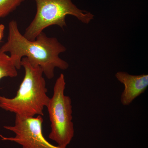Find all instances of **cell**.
I'll use <instances>...</instances> for the list:
<instances>
[{
  "label": "cell",
  "mask_w": 148,
  "mask_h": 148,
  "mask_svg": "<svg viewBox=\"0 0 148 148\" xmlns=\"http://www.w3.org/2000/svg\"><path fill=\"white\" fill-rule=\"evenodd\" d=\"M0 48L4 53H9L18 70L22 58L26 57L32 65L40 67L49 79L54 77L56 68L66 70L69 67V64L59 57L66 49L57 38L48 37L42 32L36 39L30 40L20 33L14 20L9 23L7 41Z\"/></svg>",
  "instance_id": "obj_1"
},
{
  "label": "cell",
  "mask_w": 148,
  "mask_h": 148,
  "mask_svg": "<svg viewBox=\"0 0 148 148\" xmlns=\"http://www.w3.org/2000/svg\"><path fill=\"white\" fill-rule=\"evenodd\" d=\"M21 66L25 74L16 95L11 98L0 95V108L19 116H43L49 98L42 71L26 57L22 58Z\"/></svg>",
  "instance_id": "obj_2"
},
{
  "label": "cell",
  "mask_w": 148,
  "mask_h": 148,
  "mask_svg": "<svg viewBox=\"0 0 148 148\" xmlns=\"http://www.w3.org/2000/svg\"><path fill=\"white\" fill-rule=\"evenodd\" d=\"M36 5L34 18L26 29L24 36L34 40L47 27L57 25L64 29L66 27V17L73 15L84 24L93 19L94 15L85 10L79 9L72 0H33Z\"/></svg>",
  "instance_id": "obj_3"
},
{
  "label": "cell",
  "mask_w": 148,
  "mask_h": 148,
  "mask_svg": "<svg viewBox=\"0 0 148 148\" xmlns=\"http://www.w3.org/2000/svg\"><path fill=\"white\" fill-rule=\"evenodd\" d=\"M66 85L65 76L61 74L56 81L53 95L46 107L51 128L49 138L63 148L71 143L75 133L71 99L64 94Z\"/></svg>",
  "instance_id": "obj_4"
},
{
  "label": "cell",
  "mask_w": 148,
  "mask_h": 148,
  "mask_svg": "<svg viewBox=\"0 0 148 148\" xmlns=\"http://www.w3.org/2000/svg\"><path fill=\"white\" fill-rule=\"evenodd\" d=\"M43 119L41 116L23 117L16 115L14 125H5V129L15 134L13 137L0 135L1 140L14 142L22 148H63L48 142L42 133Z\"/></svg>",
  "instance_id": "obj_5"
},
{
  "label": "cell",
  "mask_w": 148,
  "mask_h": 148,
  "mask_svg": "<svg viewBox=\"0 0 148 148\" xmlns=\"http://www.w3.org/2000/svg\"><path fill=\"white\" fill-rule=\"evenodd\" d=\"M116 77L124 85L125 88L121 96L123 106H128L134 100L144 93L148 86V75H130L124 72H117Z\"/></svg>",
  "instance_id": "obj_6"
},
{
  "label": "cell",
  "mask_w": 148,
  "mask_h": 148,
  "mask_svg": "<svg viewBox=\"0 0 148 148\" xmlns=\"http://www.w3.org/2000/svg\"><path fill=\"white\" fill-rule=\"evenodd\" d=\"M10 56L0 48V80L5 77L13 78L18 75V71Z\"/></svg>",
  "instance_id": "obj_7"
},
{
  "label": "cell",
  "mask_w": 148,
  "mask_h": 148,
  "mask_svg": "<svg viewBox=\"0 0 148 148\" xmlns=\"http://www.w3.org/2000/svg\"><path fill=\"white\" fill-rule=\"evenodd\" d=\"M25 0H0V18L9 15Z\"/></svg>",
  "instance_id": "obj_8"
},
{
  "label": "cell",
  "mask_w": 148,
  "mask_h": 148,
  "mask_svg": "<svg viewBox=\"0 0 148 148\" xmlns=\"http://www.w3.org/2000/svg\"><path fill=\"white\" fill-rule=\"evenodd\" d=\"M5 26L3 24H0V42L4 36Z\"/></svg>",
  "instance_id": "obj_9"
}]
</instances>
